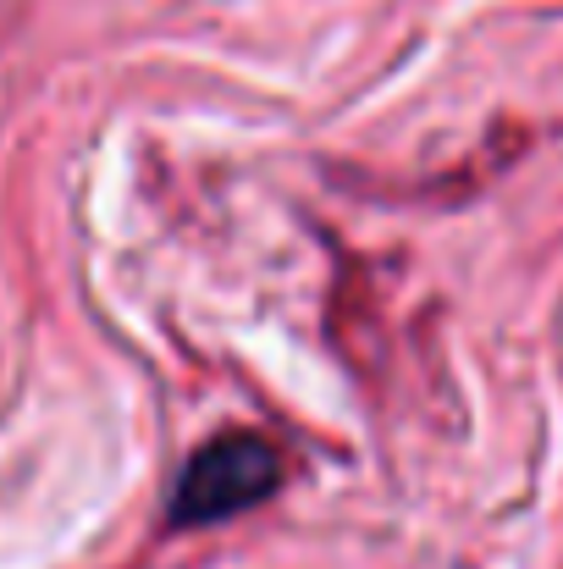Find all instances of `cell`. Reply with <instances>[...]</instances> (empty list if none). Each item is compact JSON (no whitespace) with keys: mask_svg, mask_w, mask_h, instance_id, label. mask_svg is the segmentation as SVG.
I'll return each instance as SVG.
<instances>
[{"mask_svg":"<svg viewBox=\"0 0 563 569\" xmlns=\"http://www.w3.org/2000/svg\"><path fill=\"white\" fill-rule=\"evenodd\" d=\"M282 481V465L271 453V442L249 437V431H232V437H215L204 442L193 459H188L183 481L172 492V520L178 526H210V520H232L243 509H254L260 498H271Z\"/></svg>","mask_w":563,"mask_h":569,"instance_id":"obj_1","label":"cell"}]
</instances>
